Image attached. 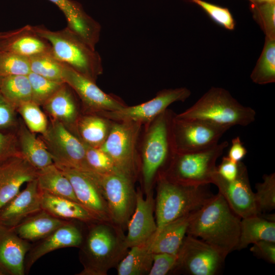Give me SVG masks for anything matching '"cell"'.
I'll return each instance as SVG.
<instances>
[{
    "mask_svg": "<svg viewBox=\"0 0 275 275\" xmlns=\"http://www.w3.org/2000/svg\"><path fill=\"white\" fill-rule=\"evenodd\" d=\"M116 266L118 275L148 274L153 262L148 240L130 248Z\"/></svg>",
    "mask_w": 275,
    "mask_h": 275,
    "instance_id": "4dcf8cb0",
    "label": "cell"
},
{
    "mask_svg": "<svg viewBox=\"0 0 275 275\" xmlns=\"http://www.w3.org/2000/svg\"><path fill=\"white\" fill-rule=\"evenodd\" d=\"M247 153V150L243 146L240 138L236 136L231 141V145L227 156L231 160L238 162L241 161Z\"/></svg>",
    "mask_w": 275,
    "mask_h": 275,
    "instance_id": "c3c4849f",
    "label": "cell"
},
{
    "mask_svg": "<svg viewBox=\"0 0 275 275\" xmlns=\"http://www.w3.org/2000/svg\"><path fill=\"white\" fill-rule=\"evenodd\" d=\"M31 72L29 57L0 51V77L28 75Z\"/></svg>",
    "mask_w": 275,
    "mask_h": 275,
    "instance_id": "74e56055",
    "label": "cell"
},
{
    "mask_svg": "<svg viewBox=\"0 0 275 275\" xmlns=\"http://www.w3.org/2000/svg\"><path fill=\"white\" fill-rule=\"evenodd\" d=\"M250 77L258 85L275 82V39L265 38L263 49Z\"/></svg>",
    "mask_w": 275,
    "mask_h": 275,
    "instance_id": "d6a6232c",
    "label": "cell"
},
{
    "mask_svg": "<svg viewBox=\"0 0 275 275\" xmlns=\"http://www.w3.org/2000/svg\"><path fill=\"white\" fill-rule=\"evenodd\" d=\"M63 79L77 94L83 103L98 113L114 111L126 105L118 97L102 91L92 81L63 64Z\"/></svg>",
    "mask_w": 275,
    "mask_h": 275,
    "instance_id": "9a60e30c",
    "label": "cell"
},
{
    "mask_svg": "<svg viewBox=\"0 0 275 275\" xmlns=\"http://www.w3.org/2000/svg\"><path fill=\"white\" fill-rule=\"evenodd\" d=\"M253 244L250 251L256 257L270 263H275V242L261 240Z\"/></svg>",
    "mask_w": 275,
    "mask_h": 275,
    "instance_id": "f6af8a7d",
    "label": "cell"
},
{
    "mask_svg": "<svg viewBox=\"0 0 275 275\" xmlns=\"http://www.w3.org/2000/svg\"><path fill=\"white\" fill-rule=\"evenodd\" d=\"M189 1L201 7L218 25L229 31L234 30L235 22L228 8L203 0Z\"/></svg>",
    "mask_w": 275,
    "mask_h": 275,
    "instance_id": "b9f144b4",
    "label": "cell"
},
{
    "mask_svg": "<svg viewBox=\"0 0 275 275\" xmlns=\"http://www.w3.org/2000/svg\"><path fill=\"white\" fill-rule=\"evenodd\" d=\"M254 193L257 208L259 214L275 209V174H264L263 181L255 185Z\"/></svg>",
    "mask_w": 275,
    "mask_h": 275,
    "instance_id": "d590c367",
    "label": "cell"
},
{
    "mask_svg": "<svg viewBox=\"0 0 275 275\" xmlns=\"http://www.w3.org/2000/svg\"><path fill=\"white\" fill-rule=\"evenodd\" d=\"M0 275H3V272L0 270Z\"/></svg>",
    "mask_w": 275,
    "mask_h": 275,
    "instance_id": "816d5d0a",
    "label": "cell"
},
{
    "mask_svg": "<svg viewBox=\"0 0 275 275\" xmlns=\"http://www.w3.org/2000/svg\"><path fill=\"white\" fill-rule=\"evenodd\" d=\"M112 121L101 115H86L78 119L76 126L84 143L99 148L106 140Z\"/></svg>",
    "mask_w": 275,
    "mask_h": 275,
    "instance_id": "f546056e",
    "label": "cell"
},
{
    "mask_svg": "<svg viewBox=\"0 0 275 275\" xmlns=\"http://www.w3.org/2000/svg\"><path fill=\"white\" fill-rule=\"evenodd\" d=\"M56 166L70 181L78 202L100 220L111 221L106 201L91 171Z\"/></svg>",
    "mask_w": 275,
    "mask_h": 275,
    "instance_id": "e0dca14e",
    "label": "cell"
},
{
    "mask_svg": "<svg viewBox=\"0 0 275 275\" xmlns=\"http://www.w3.org/2000/svg\"><path fill=\"white\" fill-rule=\"evenodd\" d=\"M41 208L52 215L64 220L76 221L86 224L101 221L76 201L42 191Z\"/></svg>",
    "mask_w": 275,
    "mask_h": 275,
    "instance_id": "d4e9b609",
    "label": "cell"
},
{
    "mask_svg": "<svg viewBox=\"0 0 275 275\" xmlns=\"http://www.w3.org/2000/svg\"><path fill=\"white\" fill-rule=\"evenodd\" d=\"M86 228L78 253L83 269L77 274L106 275L128 251L124 230L106 221L86 224Z\"/></svg>",
    "mask_w": 275,
    "mask_h": 275,
    "instance_id": "7a4b0ae2",
    "label": "cell"
},
{
    "mask_svg": "<svg viewBox=\"0 0 275 275\" xmlns=\"http://www.w3.org/2000/svg\"><path fill=\"white\" fill-rule=\"evenodd\" d=\"M251 11L265 38L275 39V2L252 4Z\"/></svg>",
    "mask_w": 275,
    "mask_h": 275,
    "instance_id": "8d00e7d4",
    "label": "cell"
},
{
    "mask_svg": "<svg viewBox=\"0 0 275 275\" xmlns=\"http://www.w3.org/2000/svg\"><path fill=\"white\" fill-rule=\"evenodd\" d=\"M19 143L21 150L19 152L37 170L54 163L44 141L37 138L30 130L21 128Z\"/></svg>",
    "mask_w": 275,
    "mask_h": 275,
    "instance_id": "1f68e13d",
    "label": "cell"
},
{
    "mask_svg": "<svg viewBox=\"0 0 275 275\" xmlns=\"http://www.w3.org/2000/svg\"><path fill=\"white\" fill-rule=\"evenodd\" d=\"M29 58L31 72L51 80L64 82L63 63L53 56L51 51L37 54Z\"/></svg>",
    "mask_w": 275,
    "mask_h": 275,
    "instance_id": "e575fe53",
    "label": "cell"
},
{
    "mask_svg": "<svg viewBox=\"0 0 275 275\" xmlns=\"http://www.w3.org/2000/svg\"><path fill=\"white\" fill-rule=\"evenodd\" d=\"M177 259V254L154 253L148 275H165L170 273L176 264Z\"/></svg>",
    "mask_w": 275,
    "mask_h": 275,
    "instance_id": "7bdbcfd3",
    "label": "cell"
},
{
    "mask_svg": "<svg viewBox=\"0 0 275 275\" xmlns=\"http://www.w3.org/2000/svg\"><path fill=\"white\" fill-rule=\"evenodd\" d=\"M0 92L16 109L32 101V88L28 75H11L0 78Z\"/></svg>",
    "mask_w": 275,
    "mask_h": 275,
    "instance_id": "836d02e7",
    "label": "cell"
},
{
    "mask_svg": "<svg viewBox=\"0 0 275 275\" xmlns=\"http://www.w3.org/2000/svg\"><path fill=\"white\" fill-rule=\"evenodd\" d=\"M16 110L0 92V132L8 133L6 131L15 126Z\"/></svg>",
    "mask_w": 275,
    "mask_h": 275,
    "instance_id": "ee69618b",
    "label": "cell"
},
{
    "mask_svg": "<svg viewBox=\"0 0 275 275\" xmlns=\"http://www.w3.org/2000/svg\"><path fill=\"white\" fill-rule=\"evenodd\" d=\"M261 240L275 242V222L261 214L241 218L239 238L236 250H241Z\"/></svg>",
    "mask_w": 275,
    "mask_h": 275,
    "instance_id": "4316f807",
    "label": "cell"
},
{
    "mask_svg": "<svg viewBox=\"0 0 275 275\" xmlns=\"http://www.w3.org/2000/svg\"><path fill=\"white\" fill-rule=\"evenodd\" d=\"M16 110L21 115L29 130L33 132L44 133L48 127L47 120L39 105L29 101L20 105Z\"/></svg>",
    "mask_w": 275,
    "mask_h": 275,
    "instance_id": "ab89813d",
    "label": "cell"
},
{
    "mask_svg": "<svg viewBox=\"0 0 275 275\" xmlns=\"http://www.w3.org/2000/svg\"><path fill=\"white\" fill-rule=\"evenodd\" d=\"M0 51L30 57L51 51L50 43L39 35L33 26L26 25L21 28L0 32Z\"/></svg>",
    "mask_w": 275,
    "mask_h": 275,
    "instance_id": "7402d4cb",
    "label": "cell"
},
{
    "mask_svg": "<svg viewBox=\"0 0 275 275\" xmlns=\"http://www.w3.org/2000/svg\"><path fill=\"white\" fill-rule=\"evenodd\" d=\"M31 243L13 229L0 224V270L3 275H24V263Z\"/></svg>",
    "mask_w": 275,
    "mask_h": 275,
    "instance_id": "44dd1931",
    "label": "cell"
},
{
    "mask_svg": "<svg viewBox=\"0 0 275 275\" xmlns=\"http://www.w3.org/2000/svg\"><path fill=\"white\" fill-rule=\"evenodd\" d=\"M68 221L56 217L42 209L13 229L22 239L33 243L45 238Z\"/></svg>",
    "mask_w": 275,
    "mask_h": 275,
    "instance_id": "484cf974",
    "label": "cell"
},
{
    "mask_svg": "<svg viewBox=\"0 0 275 275\" xmlns=\"http://www.w3.org/2000/svg\"><path fill=\"white\" fill-rule=\"evenodd\" d=\"M91 173L106 201L111 221L124 230L136 205L134 183L118 172Z\"/></svg>",
    "mask_w": 275,
    "mask_h": 275,
    "instance_id": "9c48e42d",
    "label": "cell"
},
{
    "mask_svg": "<svg viewBox=\"0 0 275 275\" xmlns=\"http://www.w3.org/2000/svg\"><path fill=\"white\" fill-rule=\"evenodd\" d=\"M191 95L185 87L163 89L158 92L152 99L144 103L127 105L114 111L100 113L101 115L112 121H130L148 124L168 109L173 103L186 100Z\"/></svg>",
    "mask_w": 275,
    "mask_h": 275,
    "instance_id": "4fadbf2b",
    "label": "cell"
},
{
    "mask_svg": "<svg viewBox=\"0 0 275 275\" xmlns=\"http://www.w3.org/2000/svg\"><path fill=\"white\" fill-rule=\"evenodd\" d=\"M195 212L176 219L157 229L148 240L149 249L153 253L177 254Z\"/></svg>",
    "mask_w": 275,
    "mask_h": 275,
    "instance_id": "cb8c5ba5",
    "label": "cell"
},
{
    "mask_svg": "<svg viewBox=\"0 0 275 275\" xmlns=\"http://www.w3.org/2000/svg\"><path fill=\"white\" fill-rule=\"evenodd\" d=\"M0 78H1V77H0Z\"/></svg>",
    "mask_w": 275,
    "mask_h": 275,
    "instance_id": "f5cc1de1",
    "label": "cell"
},
{
    "mask_svg": "<svg viewBox=\"0 0 275 275\" xmlns=\"http://www.w3.org/2000/svg\"><path fill=\"white\" fill-rule=\"evenodd\" d=\"M174 115L167 109L148 123L140 158V172L145 194L152 190L158 173L165 167L173 153L170 126Z\"/></svg>",
    "mask_w": 275,
    "mask_h": 275,
    "instance_id": "52a82bcc",
    "label": "cell"
},
{
    "mask_svg": "<svg viewBox=\"0 0 275 275\" xmlns=\"http://www.w3.org/2000/svg\"><path fill=\"white\" fill-rule=\"evenodd\" d=\"M37 171L19 151L0 161V208L20 191L23 184L36 179Z\"/></svg>",
    "mask_w": 275,
    "mask_h": 275,
    "instance_id": "ac0fdd59",
    "label": "cell"
},
{
    "mask_svg": "<svg viewBox=\"0 0 275 275\" xmlns=\"http://www.w3.org/2000/svg\"><path fill=\"white\" fill-rule=\"evenodd\" d=\"M232 210L241 218L259 214L252 190L245 165L241 162L239 174L233 180L227 181L216 172L212 183Z\"/></svg>",
    "mask_w": 275,
    "mask_h": 275,
    "instance_id": "5bb4252c",
    "label": "cell"
},
{
    "mask_svg": "<svg viewBox=\"0 0 275 275\" xmlns=\"http://www.w3.org/2000/svg\"><path fill=\"white\" fill-rule=\"evenodd\" d=\"M252 4L260 3V0H249Z\"/></svg>",
    "mask_w": 275,
    "mask_h": 275,
    "instance_id": "681fc988",
    "label": "cell"
},
{
    "mask_svg": "<svg viewBox=\"0 0 275 275\" xmlns=\"http://www.w3.org/2000/svg\"><path fill=\"white\" fill-rule=\"evenodd\" d=\"M142 124L112 121L108 135L100 147L112 160L117 171L134 183L141 170L137 151Z\"/></svg>",
    "mask_w": 275,
    "mask_h": 275,
    "instance_id": "ba28073f",
    "label": "cell"
},
{
    "mask_svg": "<svg viewBox=\"0 0 275 275\" xmlns=\"http://www.w3.org/2000/svg\"><path fill=\"white\" fill-rule=\"evenodd\" d=\"M28 76L32 88V101L39 105H43L64 83L51 80L33 72Z\"/></svg>",
    "mask_w": 275,
    "mask_h": 275,
    "instance_id": "f35d334b",
    "label": "cell"
},
{
    "mask_svg": "<svg viewBox=\"0 0 275 275\" xmlns=\"http://www.w3.org/2000/svg\"><path fill=\"white\" fill-rule=\"evenodd\" d=\"M42 135L55 164L91 171L86 161L83 142L63 123L54 120Z\"/></svg>",
    "mask_w": 275,
    "mask_h": 275,
    "instance_id": "7c38bea8",
    "label": "cell"
},
{
    "mask_svg": "<svg viewBox=\"0 0 275 275\" xmlns=\"http://www.w3.org/2000/svg\"><path fill=\"white\" fill-rule=\"evenodd\" d=\"M36 32L47 40L53 56L61 63L96 82L103 72L100 54L67 26L57 31L42 25L33 26Z\"/></svg>",
    "mask_w": 275,
    "mask_h": 275,
    "instance_id": "3957f363",
    "label": "cell"
},
{
    "mask_svg": "<svg viewBox=\"0 0 275 275\" xmlns=\"http://www.w3.org/2000/svg\"><path fill=\"white\" fill-rule=\"evenodd\" d=\"M155 199L157 229L201 208L213 195L208 185L192 186L172 182L158 173Z\"/></svg>",
    "mask_w": 275,
    "mask_h": 275,
    "instance_id": "277c9868",
    "label": "cell"
},
{
    "mask_svg": "<svg viewBox=\"0 0 275 275\" xmlns=\"http://www.w3.org/2000/svg\"><path fill=\"white\" fill-rule=\"evenodd\" d=\"M17 152L15 149V138L13 134L0 132V161Z\"/></svg>",
    "mask_w": 275,
    "mask_h": 275,
    "instance_id": "7dc6e473",
    "label": "cell"
},
{
    "mask_svg": "<svg viewBox=\"0 0 275 275\" xmlns=\"http://www.w3.org/2000/svg\"><path fill=\"white\" fill-rule=\"evenodd\" d=\"M224 259L213 247L199 238L186 235L177 253L176 264L170 273L214 275Z\"/></svg>",
    "mask_w": 275,
    "mask_h": 275,
    "instance_id": "8fae6325",
    "label": "cell"
},
{
    "mask_svg": "<svg viewBox=\"0 0 275 275\" xmlns=\"http://www.w3.org/2000/svg\"><path fill=\"white\" fill-rule=\"evenodd\" d=\"M64 14L67 27L93 48H95L100 36V24L86 13L80 3L72 0H48Z\"/></svg>",
    "mask_w": 275,
    "mask_h": 275,
    "instance_id": "603a6c76",
    "label": "cell"
},
{
    "mask_svg": "<svg viewBox=\"0 0 275 275\" xmlns=\"http://www.w3.org/2000/svg\"><path fill=\"white\" fill-rule=\"evenodd\" d=\"M36 179L41 191L78 202L70 181L54 163L38 170Z\"/></svg>",
    "mask_w": 275,
    "mask_h": 275,
    "instance_id": "f1b7e54d",
    "label": "cell"
},
{
    "mask_svg": "<svg viewBox=\"0 0 275 275\" xmlns=\"http://www.w3.org/2000/svg\"><path fill=\"white\" fill-rule=\"evenodd\" d=\"M241 162V161L236 162L227 156H224L220 164L216 167V172L222 178L227 181L233 180L239 174Z\"/></svg>",
    "mask_w": 275,
    "mask_h": 275,
    "instance_id": "bcb514c9",
    "label": "cell"
},
{
    "mask_svg": "<svg viewBox=\"0 0 275 275\" xmlns=\"http://www.w3.org/2000/svg\"><path fill=\"white\" fill-rule=\"evenodd\" d=\"M267 2H275V0H260V3Z\"/></svg>",
    "mask_w": 275,
    "mask_h": 275,
    "instance_id": "f907efd6",
    "label": "cell"
},
{
    "mask_svg": "<svg viewBox=\"0 0 275 275\" xmlns=\"http://www.w3.org/2000/svg\"><path fill=\"white\" fill-rule=\"evenodd\" d=\"M85 224L69 221L45 238L31 243L25 259V274L37 260L51 252L66 248H79L84 239Z\"/></svg>",
    "mask_w": 275,
    "mask_h": 275,
    "instance_id": "2e32d148",
    "label": "cell"
},
{
    "mask_svg": "<svg viewBox=\"0 0 275 275\" xmlns=\"http://www.w3.org/2000/svg\"><path fill=\"white\" fill-rule=\"evenodd\" d=\"M241 218L219 193L194 213L187 235L200 238L225 259L237 246Z\"/></svg>",
    "mask_w": 275,
    "mask_h": 275,
    "instance_id": "6da1fadb",
    "label": "cell"
},
{
    "mask_svg": "<svg viewBox=\"0 0 275 275\" xmlns=\"http://www.w3.org/2000/svg\"><path fill=\"white\" fill-rule=\"evenodd\" d=\"M231 127L199 119H184L173 115L170 126V138L174 152L202 150L218 143Z\"/></svg>",
    "mask_w": 275,
    "mask_h": 275,
    "instance_id": "30bf717a",
    "label": "cell"
},
{
    "mask_svg": "<svg viewBox=\"0 0 275 275\" xmlns=\"http://www.w3.org/2000/svg\"><path fill=\"white\" fill-rule=\"evenodd\" d=\"M155 199L153 190L146 194L139 189L136 191L135 209L127 226L126 242L130 248L148 240L155 233L157 226L154 215Z\"/></svg>",
    "mask_w": 275,
    "mask_h": 275,
    "instance_id": "d6986e66",
    "label": "cell"
},
{
    "mask_svg": "<svg viewBox=\"0 0 275 275\" xmlns=\"http://www.w3.org/2000/svg\"><path fill=\"white\" fill-rule=\"evenodd\" d=\"M83 143L85 148L86 161L91 171L99 173L118 172L112 160L105 152L100 148Z\"/></svg>",
    "mask_w": 275,
    "mask_h": 275,
    "instance_id": "60d3db41",
    "label": "cell"
},
{
    "mask_svg": "<svg viewBox=\"0 0 275 275\" xmlns=\"http://www.w3.org/2000/svg\"><path fill=\"white\" fill-rule=\"evenodd\" d=\"M227 141L194 152H173L165 167L158 173L169 180L183 185L200 186L212 183L216 162L228 146Z\"/></svg>",
    "mask_w": 275,
    "mask_h": 275,
    "instance_id": "8992f818",
    "label": "cell"
},
{
    "mask_svg": "<svg viewBox=\"0 0 275 275\" xmlns=\"http://www.w3.org/2000/svg\"><path fill=\"white\" fill-rule=\"evenodd\" d=\"M256 115L253 108L240 104L225 89L212 87L191 107L176 116L231 127L250 125L255 121Z\"/></svg>",
    "mask_w": 275,
    "mask_h": 275,
    "instance_id": "5b68a950",
    "label": "cell"
},
{
    "mask_svg": "<svg viewBox=\"0 0 275 275\" xmlns=\"http://www.w3.org/2000/svg\"><path fill=\"white\" fill-rule=\"evenodd\" d=\"M70 89L64 82L43 104L45 110L54 120L64 125L76 124L78 119L75 100Z\"/></svg>",
    "mask_w": 275,
    "mask_h": 275,
    "instance_id": "83f0119b",
    "label": "cell"
},
{
    "mask_svg": "<svg viewBox=\"0 0 275 275\" xmlns=\"http://www.w3.org/2000/svg\"><path fill=\"white\" fill-rule=\"evenodd\" d=\"M41 210V191L35 179L0 208V224L14 229Z\"/></svg>",
    "mask_w": 275,
    "mask_h": 275,
    "instance_id": "ffe728a7",
    "label": "cell"
}]
</instances>
